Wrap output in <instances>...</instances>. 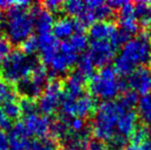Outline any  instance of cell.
<instances>
[{
    "label": "cell",
    "instance_id": "1",
    "mask_svg": "<svg viewBox=\"0 0 151 150\" xmlns=\"http://www.w3.org/2000/svg\"><path fill=\"white\" fill-rule=\"evenodd\" d=\"M32 2L29 1H0V8L7 9L4 18L5 36L14 44H22L32 36L35 23L34 16L30 11Z\"/></svg>",
    "mask_w": 151,
    "mask_h": 150
},
{
    "label": "cell",
    "instance_id": "7",
    "mask_svg": "<svg viewBox=\"0 0 151 150\" xmlns=\"http://www.w3.org/2000/svg\"><path fill=\"white\" fill-rule=\"evenodd\" d=\"M63 100V85L60 81L52 79L47 82L44 88L39 101L37 102L38 109L43 115L48 116L56 112L61 107Z\"/></svg>",
    "mask_w": 151,
    "mask_h": 150
},
{
    "label": "cell",
    "instance_id": "9",
    "mask_svg": "<svg viewBox=\"0 0 151 150\" xmlns=\"http://www.w3.org/2000/svg\"><path fill=\"white\" fill-rule=\"evenodd\" d=\"M116 48L109 40H91L88 54L90 55L95 66L103 68L108 66V64L113 60Z\"/></svg>",
    "mask_w": 151,
    "mask_h": 150
},
{
    "label": "cell",
    "instance_id": "42",
    "mask_svg": "<svg viewBox=\"0 0 151 150\" xmlns=\"http://www.w3.org/2000/svg\"><path fill=\"white\" fill-rule=\"evenodd\" d=\"M149 133H150V135H151V128H150V130H149Z\"/></svg>",
    "mask_w": 151,
    "mask_h": 150
},
{
    "label": "cell",
    "instance_id": "36",
    "mask_svg": "<svg viewBox=\"0 0 151 150\" xmlns=\"http://www.w3.org/2000/svg\"><path fill=\"white\" fill-rule=\"evenodd\" d=\"M88 150H111L109 145L99 140H93L88 143Z\"/></svg>",
    "mask_w": 151,
    "mask_h": 150
},
{
    "label": "cell",
    "instance_id": "6",
    "mask_svg": "<svg viewBox=\"0 0 151 150\" xmlns=\"http://www.w3.org/2000/svg\"><path fill=\"white\" fill-rule=\"evenodd\" d=\"M48 71L46 67L42 64H38L35 67L30 76L21 80L17 83V90L23 96V98H28L36 100L41 96L44 88L47 84Z\"/></svg>",
    "mask_w": 151,
    "mask_h": 150
},
{
    "label": "cell",
    "instance_id": "19",
    "mask_svg": "<svg viewBox=\"0 0 151 150\" xmlns=\"http://www.w3.org/2000/svg\"><path fill=\"white\" fill-rule=\"evenodd\" d=\"M76 31L75 20L69 17H63L56 21L52 27V34L58 39H69Z\"/></svg>",
    "mask_w": 151,
    "mask_h": 150
},
{
    "label": "cell",
    "instance_id": "41",
    "mask_svg": "<svg viewBox=\"0 0 151 150\" xmlns=\"http://www.w3.org/2000/svg\"><path fill=\"white\" fill-rule=\"evenodd\" d=\"M67 150H76V149H73V148H68Z\"/></svg>",
    "mask_w": 151,
    "mask_h": 150
},
{
    "label": "cell",
    "instance_id": "38",
    "mask_svg": "<svg viewBox=\"0 0 151 150\" xmlns=\"http://www.w3.org/2000/svg\"><path fill=\"white\" fill-rule=\"evenodd\" d=\"M0 150H9L8 135L2 130H0Z\"/></svg>",
    "mask_w": 151,
    "mask_h": 150
},
{
    "label": "cell",
    "instance_id": "2",
    "mask_svg": "<svg viewBox=\"0 0 151 150\" xmlns=\"http://www.w3.org/2000/svg\"><path fill=\"white\" fill-rule=\"evenodd\" d=\"M151 64V35L143 32L131 38L121 46L120 52L114 59L115 71L120 75H129L139 67Z\"/></svg>",
    "mask_w": 151,
    "mask_h": 150
},
{
    "label": "cell",
    "instance_id": "15",
    "mask_svg": "<svg viewBox=\"0 0 151 150\" xmlns=\"http://www.w3.org/2000/svg\"><path fill=\"white\" fill-rule=\"evenodd\" d=\"M118 23L120 29L124 30L129 34H136L139 30V23L135 12V5L131 2L127 1L119 8L118 12Z\"/></svg>",
    "mask_w": 151,
    "mask_h": 150
},
{
    "label": "cell",
    "instance_id": "5",
    "mask_svg": "<svg viewBox=\"0 0 151 150\" xmlns=\"http://www.w3.org/2000/svg\"><path fill=\"white\" fill-rule=\"evenodd\" d=\"M124 86L118 73L111 66L101 68L91 76L90 81L91 93L104 101H112L121 90L123 92Z\"/></svg>",
    "mask_w": 151,
    "mask_h": 150
},
{
    "label": "cell",
    "instance_id": "22",
    "mask_svg": "<svg viewBox=\"0 0 151 150\" xmlns=\"http://www.w3.org/2000/svg\"><path fill=\"white\" fill-rule=\"evenodd\" d=\"M76 66H77V71H76V72L81 76V77H83L84 79L91 78V76L95 74L96 66L88 52L82 54L81 56L78 58Z\"/></svg>",
    "mask_w": 151,
    "mask_h": 150
},
{
    "label": "cell",
    "instance_id": "35",
    "mask_svg": "<svg viewBox=\"0 0 151 150\" xmlns=\"http://www.w3.org/2000/svg\"><path fill=\"white\" fill-rule=\"evenodd\" d=\"M42 5L44 6L46 10H48L50 12H57L63 8V2L59 1V0H48L42 3Z\"/></svg>",
    "mask_w": 151,
    "mask_h": 150
},
{
    "label": "cell",
    "instance_id": "13",
    "mask_svg": "<svg viewBox=\"0 0 151 150\" xmlns=\"http://www.w3.org/2000/svg\"><path fill=\"white\" fill-rule=\"evenodd\" d=\"M8 140L9 150H31L32 141L22 120L12 126L8 134Z\"/></svg>",
    "mask_w": 151,
    "mask_h": 150
},
{
    "label": "cell",
    "instance_id": "40",
    "mask_svg": "<svg viewBox=\"0 0 151 150\" xmlns=\"http://www.w3.org/2000/svg\"><path fill=\"white\" fill-rule=\"evenodd\" d=\"M120 150H138V147H137V145H129V146H125V147H123L122 149H120Z\"/></svg>",
    "mask_w": 151,
    "mask_h": 150
},
{
    "label": "cell",
    "instance_id": "20",
    "mask_svg": "<svg viewBox=\"0 0 151 150\" xmlns=\"http://www.w3.org/2000/svg\"><path fill=\"white\" fill-rule=\"evenodd\" d=\"M86 5L95 14L97 22L100 21H107L113 14V9L108 5L107 2L101 0H90L86 1Z\"/></svg>",
    "mask_w": 151,
    "mask_h": 150
},
{
    "label": "cell",
    "instance_id": "34",
    "mask_svg": "<svg viewBox=\"0 0 151 150\" xmlns=\"http://www.w3.org/2000/svg\"><path fill=\"white\" fill-rule=\"evenodd\" d=\"M12 43L4 34L0 33V65L4 59L12 52Z\"/></svg>",
    "mask_w": 151,
    "mask_h": 150
},
{
    "label": "cell",
    "instance_id": "29",
    "mask_svg": "<svg viewBox=\"0 0 151 150\" xmlns=\"http://www.w3.org/2000/svg\"><path fill=\"white\" fill-rule=\"evenodd\" d=\"M139 101V95L132 90H123V94L119 100L120 104L127 109H133L134 106L138 104Z\"/></svg>",
    "mask_w": 151,
    "mask_h": 150
},
{
    "label": "cell",
    "instance_id": "28",
    "mask_svg": "<svg viewBox=\"0 0 151 150\" xmlns=\"http://www.w3.org/2000/svg\"><path fill=\"white\" fill-rule=\"evenodd\" d=\"M0 108L2 109L3 113L5 114L10 120L17 119V118H19V116L22 114V112H21L20 102L18 101V99L8 101L5 104L2 105Z\"/></svg>",
    "mask_w": 151,
    "mask_h": 150
},
{
    "label": "cell",
    "instance_id": "12",
    "mask_svg": "<svg viewBox=\"0 0 151 150\" xmlns=\"http://www.w3.org/2000/svg\"><path fill=\"white\" fill-rule=\"evenodd\" d=\"M37 40L40 58L44 64L50 65L60 50V41L52 32L38 35Z\"/></svg>",
    "mask_w": 151,
    "mask_h": 150
},
{
    "label": "cell",
    "instance_id": "11",
    "mask_svg": "<svg viewBox=\"0 0 151 150\" xmlns=\"http://www.w3.org/2000/svg\"><path fill=\"white\" fill-rule=\"evenodd\" d=\"M127 84L132 90L138 95H147L151 93V69L139 67L129 75Z\"/></svg>",
    "mask_w": 151,
    "mask_h": 150
},
{
    "label": "cell",
    "instance_id": "26",
    "mask_svg": "<svg viewBox=\"0 0 151 150\" xmlns=\"http://www.w3.org/2000/svg\"><path fill=\"white\" fill-rule=\"evenodd\" d=\"M76 52H81L88 47V38L83 32H75L69 39H67Z\"/></svg>",
    "mask_w": 151,
    "mask_h": 150
},
{
    "label": "cell",
    "instance_id": "18",
    "mask_svg": "<svg viewBox=\"0 0 151 150\" xmlns=\"http://www.w3.org/2000/svg\"><path fill=\"white\" fill-rule=\"evenodd\" d=\"M116 30L117 28L112 22L100 21L91 26L90 36L93 40H110Z\"/></svg>",
    "mask_w": 151,
    "mask_h": 150
},
{
    "label": "cell",
    "instance_id": "31",
    "mask_svg": "<svg viewBox=\"0 0 151 150\" xmlns=\"http://www.w3.org/2000/svg\"><path fill=\"white\" fill-rule=\"evenodd\" d=\"M20 106H21V112H22L23 116L38 113V111H39L37 102L35 100H33V99L23 98V100L20 102Z\"/></svg>",
    "mask_w": 151,
    "mask_h": 150
},
{
    "label": "cell",
    "instance_id": "27",
    "mask_svg": "<svg viewBox=\"0 0 151 150\" xmlns=\"http://www.w3.org/2000/svg\"><path fill=\"white\" fill-rule=\"evenodd\" d=\"M31 150H61L58 141L50 138L35 139L32 141Z\"/></svg>",
    "mask_w": 151,
    "mask_h": 150
},
{
    "label": "cell",
    "instance_id": "8",
    "mask_svg": "<svg viewBox=\"0 0 151 150\" xmlns=\"http://www.w3.org/2000/svg\"><path fill=\"white\" fill-rule=\"evenodd\" d=\"M96 108V101L90 95H82L77 99L63 98L61 109L63 116L68 118H83L90 116Z\"/></svg>",
    "mask_w": 151,
    "mask_h": 150
},
{
    "label": "cell",
    "instance_id": "4",
    "mask_svg": "<svg viewBox=\"0 0 151 150\" xmlns=\"http://www.w3.org/2000/svg\"><path fill=\"white\" fill-rule=\"evenodd\" d=\"M38 64L34 56H27L21 50H14L0 65L1 77L8 83L17 84L29 77Z\"/></svg>",
    "mask_w": 151,
    "mask_h": 150
},
{
    "label": "cell",
    "instance_id": "21",
    "mask_svg": "<svg viewBox=\"0 0 151 150\" xmlns=\"http://www.w3.org/2000/svg\"><path fill=\"white\" fill-rule=\"evenodd\" d=\"M135 12L139 26L151 30V2H137L135 4Z\"/></svg>",
    "mask_w": 151,
    "mask_h": 150
},
{
    "label": "cell",
    "instance_id": "24",
    "mask_svg": "<svg viewBox=\"0 0 151 150\" xmlns=\"http://www.w3.org/2000/svg\"><path fill=\"white\" fill-rule=\"evenodd\" d=\"M86 8V1H81V0H69V1L64 2L62 9H64V11L68 16H71L76 19L83 14Z\"/></svg>",
    "mask_w": 151,
    "mask_h": 150
},
{
    "label": "cell",
    "instance_id": "16",
    "mask_svg": "<svg viewBox=\"0 0 151 150\" xmlns=\"http://www.w3.org/2000/svg\"><path fill=\"white\" fill-rule=\"evenodd\" d=\"M62 85H63V98L77 99L81 97L84 93L86 79L76 72L68 76Z\"/></svg>",
    "mask_w": 151,
    "mask_h": 150
},
{
    "label": "cell",
    "instance_id": "25",
    "mask_svg": "<svg viewBox=\"0 0 151 150\" xmlns=\"http://www.w3.org/2000/svg\"><path fill=\"white\" fill-rule=\"evenodd\" d=\"M14 99H18L16 90L12 88L10 83H8L6 80L0 77V106L5 104L8 101L14 100Z\"/></svg>",
    "mask_w": 151,
    "mask_h": 150
},
{
    "label": "cell",
    "instance_id": "30",
    "mask_svg": "<svg viewBox=\"0 0 151 150\" xmlns=\"http://www.w3.org/2000/svg\"><path fill=\"white\" fill-rule=\"evenodd\" d=\"M150 133L146 126H138L136 128L135 132L133 133V135L131 136L132 142L133 145H140L142 143H144L145 141L148 140V137H149Z\"/></svg>",
    "mask_w": 151,
    "mask_h": 150
},
{
    "label": "cell",
    "instance_id": "14",
    "mask_svg": "<svg viewBox=\"0 0 151 150\" xmlns=\"http://www.w3.org/2000/svg\"><path fill=\"white\" fill-rule=\"evenodd\" d=\"M30 11L34 16V23H35V30L38 34H45L52 31V27L55 24L54 14L42 8L38 3H32L30 6Z\"/></svg>",
    "mask_w": 151,
    "mask_h": 150
},
{
    "label": "cell",
    "instance_id": "32",
    "mask_svg": "<svg viewBox=\"0 0 151 150\" xmlns=\"http://www.w3.org/2000/svg\"><path fill=\"white\" fill-rule=\"evenodd\" d=\"M129 39H131V34H129L124 30L119 28L114 32V34L112 35V37L110 38L109 41L111 42V44L114 47L117 48L119 46H122L124 43H127Z\"/></svg>",
    "mask_w": 151,
    "mask_h": 150
},
{
    "label": "cell",
    "instance_id": "3",
    "mask_svg": "<svg viewBox=\"0 0 151 150\" xmlns=\"http://www.w3.org/2000/svg\"><path fill=\"white\" fill-rule=\"evenodd\" d=\"M127 108L119 101H104L98 106L93 121V133L99 141L109 143L117 136L116 128L121 114Z\"/></svg>",
    "mask_w": 151,
    "mask_h": 150
},
{
    "label": "cell",
    "instance_id": "10",
    "mask_svg": "<svg viewBox=\"0 0 151 150\" xmlns=\"http://www.w3.org/2000/svg\"><path fill=\"white\" fill-rule=\"evenodd\" d=\"M22 122L24 123L29 136L35 137L36 139L46 138L50 131V124H52V121L47 116L41 115L39 113L23 116Z\"/></svg>",
    "mask_w": 151,
    "mask_h": 150
},
{
    "label": "cell",
    "instance_id": "17",
    "mask_svg": "<svg viewBox=\"0 0 151 150\" xmlns=\"http://www.w3.org/2000/svg\"><path fill=\"white\" fill-rule=\"evenodd\" d=\"M138 115L133 109H125L124 112L121 114L119 120H118L117 128V136L123 137L125 139H129L135 132L137 128Z\"/></svg>",
    "mask_w": 151,
    "mask_h": 150
},
{
    "label": "cell",
    "instance_id": "23",
    "mask_svg": "<svg viewBox=\"0 0 151 150\" xmlns=\"http://www.w3.org/2000/svg\"><path fill=\"white\" fill-rule=\"evenodd\" d=\"M137 107L141 119L145 123L151 124V93L139 98Z\"/></svg>",
    "mask_w": 151,
    "mask_h": 150
},
{
    "label": "cell",
    "instance_id": "33",
    "mask_svg": "<svg viewBox=\"0 0 151 150\" xmlns=\"http://www.w3.org/2000/svg\"><path fill=\"white\" fill-rule=\"evenodd\" d=\"M21 50L27 56H33L36 52H38V40L37 37L32 35L27 38L22 44H21Z\"/></svg>",
    "mask_w": 151,
    "mask_h": 150
},
{
    "label": "cell",
    "instance_id": "39",
    "mask_svg": "<svg viewBox=\"0 0 151 150\" xmlns=\"http://www.w3.org/2000/svg\"><path fill=\"white\" fill-rule=\"evenodd\" d=\"M138 150H151V141L147 140L140 145H137Z\"/></svg>",
    "mask_w": 151,
    "mask_h": 150
},
{
    "label": "cell",
    "instance_id": "37",
    "mask_svg": "<svg viewBox=\"0 0 151 150\" xmlns=\"http://www.w3.org/2000/svg\"><path fill=\"white\" fill-rule=\"evenodd\" d=\"M12 126V120L3 113L2 109L0 108V130H2V131L10 130Z\"/></svg>",
    "mask_w": 151,
    "mask_h": 150
}]
</instances>
